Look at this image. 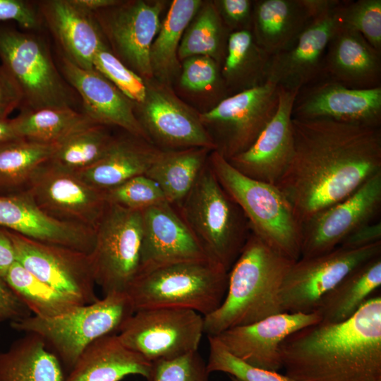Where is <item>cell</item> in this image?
<instances>
[{
  "instance_id": "603a6c76",
  "label": "cell",
  "mask_w": 381,
  "mask_h": 381,
  "mask_svg": "<svg viewBox=\"0 0 381 381\" xmlns=\"http://www.w3.org/2000/svg\"><path fill=\"white\" fill-rule=\"evenodd\" d=\"M59 67L67 83L80 97L83 112L95 123L119 127L151 143L135 115L134 104L107 78L61 54Z\"/></svg>"
},
{
  "instance_id": "ab89813d",
  "label": "cell",
  "mask_w": 381,
  "mask_h": 381,
  "mask_svg": "<svg viewBox=\"0 0 381 381\" xmlns=\"http://www.w3.org/2000/svg\"><path fill=\"white\" fill-rule=\"evenodd\" d=\"M338 24L361 35L381 53V0L340 1Z\"/></svg>"
},
{
  "instance_id": "277c9868",
  "label": "cell",
  "mask_w": 381,
  "mask_h": 381,
  "mask_svg": "<svg viewBox=\"0 0 381 381\" xmlns=\"http://www.w3.org/2000/svg\"><path fill=\"white\" fill-rule=\"evenodd\" d=\"M174 206L207 258L229 272L251 229L241 209L220 185L208 160L186 196Z\"/></svg>"
},
{
  "instance_id": "4dcf8cb0",
  "label": "cell",
  "mask_w": 381,
  "mask_h": 381,
  "mask_svg": "<svg viewBox=\"0 0 381 381\" xmlns=\"http://www.w3.org/2000/svg\"><path fill=\"white\" fill-rule=\"evenodd\" d=\"M380 285L381 255L350 272L321 298L315 312L323 321H344L351 318Z\"/></svg>"
},
{
  "instance_id": "f546056e",
  "label": "cell",
  "mask_w": 381,
  "mask_h": 381,
  "mask_svg": "<svg viewBox=\"0 0 381 381\" xmlns=\"http://www.w3.org/2000/svg\"><path fill=\"white\" fill-rule=\"evenodd\" d=\"M61 363L45 341L33 334L0 352V381H64Z\"/></svg>"
},
{
  "instance_id": "2e32d148",
  "label": "cell",
  "mask_w": 381,
  "mask_h": 381,
  "mask_svg": "<svg viewBox=\"0 0 381 381\" xmlns=\"http://www.w3.org/2000/svg\"><path fill=\"white\" fill-rule=\"evenodd\" d=\"M381 207V171L344 200L301 224V258L332 251L358 227L372 222Z\"/></svg>"
},
{
  "instance_id": "5bb4252c",
  "label": "cell",
  "mask_w": 381,
  "mask_h": 381,
  "mask_svg": "<svg viewBox=\"0 0 381 381\" xmlns=\"http://www.w3.org/2000/svg\"><path fill=\"white\" fill-rule=\"evenodd\" d=\"M7 231L16 261L38 279L83 304L99 299L87 253Z\"/></svg>"
},
{
  "instance_id": "4fadbf2b",
  "label": "cell",
  "mask_w": 381,
  "mask_h": 381,
  "mask_svg": "<svg viewBox=\"0 0 381 381\" xmlns=\"http://www.w3.org/2000/svg\"><path fill=\"white\" fill-rule=\"evenodd\" d=\"M163 3L120 1L91 13L114 54L142 78L153 77L150 53L160 26Z\"/></svg>"
},
{
  "instance_id": "f35d334b",
  "label": "cell",
  "mask_w": 381,
  "mask_h": 381,
  "mask_svg": "<svg viewBox=\"0 0 381 381\" xmlns=\"http://www.w3.org/2000/svg\"><path fill=\"white\" fill-rule=\"evenodd\" d=\"M114 138L107 126L91 124L59 144L49 160L71 171L87 169L104 155Z\"/></svg>"
},
{
  "instance_id": "cb8c5ba5",
  "label": "cell",
  "mask_w": 381,
  "mask_h": 381,
  "mask_svg": "<svg viewBox=\"0 0 381 381\" xmlns=\"http://www.w3.org/2000/svg\"><path fill=\"white\" fill-rule=\"evenodd\" d=\"M0 226L40 242L87 254L95 240L94 230L47 215L28 191L0 195Z\"/></svg>"
},
{
  "instance_id": "9a60e30c",
  "label": "cell",
  "mask_w": 381,
  "mask_h": 381,
  "mask_svg": "<svg viewBox=\"0 0 381 381\" xmlns=\"http://www.w3.org/2000/svg\"><path fill=\"white\" fill-rule=\"evenodd\" d=\"M26 191L51 217L94 231L107 205L103 190L50 160L38 168Z\"/></svg>"
},
{
  "instance_id": "6da1fadb",
  "label": "cell",
  "mask_w": 381,
  "mask_h": 381,
  "mask_svg": "<svg viewBox=\"0 0 381 381\" xmlns=\"http://www.w3.org/2000/svg\"><path fill=\"white\" fill-rule=\"evenodd\" d=\"M294 150L275 186L301 224L381 171V128L292 117Z\"/></svg>"
},
{
  "instance_id": "816d5d0a",
  "label": "cell",
  "mask_w": 381,
  "mask_h": 381,
  "mask_svg": "<svg viewBox=\"0 0 381 381\" xmlns=\"http://www.w3.org/2000/svg\"><path fill=\"white\" fill-rule=\"evenodd\" d=\"M16 262L15 250L8 231L0 226V278L4 280L8 270Z\"/></svg>"
},
{
  "instance_id": "f5cc1de1",
  "label": "cell",
  "mask_w": 381,
  "mask_h": 381,
  "mask_svg": "<svg viewBox=\"0 0 381 381\" xmlns=\"http://www.w3.org/2000/svg\"><path fill=\"white\" fill-rule=\"evenodd\" d=\"M72 3L87 13H92L118 4V0H71Z\"/></svg>"
},
{
  "instance_id": "ac0fdd59",
  "label": "cell",
  "mask_w": 381,
  "mask_h": 381,
  "mask_svg": "<svg viewBox=\"0 0 381 381\" xmlns=\"http://www.w3.org/2000/svg\"><path fill=\"white\" fill-rule=\"evenodd\" d=\"M137 118L152 144L163 150L206 148L216 145L198 114L167 88L147 85L144 102Z\"/></svg>"
},
{
  "instance_id": "681fc988",
  "label": "cell",
  "mask_w": 381,
  "mask_h": 381,
  "mask_svg": "<svg viewBox=\"0 0 381 381\" xmlns=\"http://www.w3.org/2000/svg\"><path fill=\"white\" fill-rule=\"evenodd\" d=\"M32 315L31 312L11 289L0 278V322L18 321Z\"/></svg>"
},
{
  "instance_id": "e0dca14e",
  "label": "cell",
  "mask_w": 381,
  "mask_h": 381,
  "mask_svg": "<svg viewBox=\"0 0 381 381\" xmlns=\"http://www.w3.org/2000/svg\"><path fill=\"white\" fill-rule=\"evenodd\" d=\"M339 0H329L318 12L289 49L270 56L266 80L279 87L300 92L323 77L324 60L329 40L338 21Z\"/></svg>"
},
{
  "instance_id": "e575fe53",
  "label": "cell",
  "mask_w": 381,
  "mask_h": 381,
  "mask_svg": "<svg viewBox=\"0 0 381 381\" xmlns=\"http://www.w3.org/2000/svg\"><path fill=\"white\" fill-rule=\"evenodd\" d=\"M11 121L19 138L57 145L78 131L95 123L83 111L59 107L21 111Z\"/></svg>"
},
{
  "instance_id": "f6af8a7d",
  "label": "cell",
  "mask_w": 381,
  "mask_h": 381,
  "mask_svg": "<svg viewBox=\"0 0 381 381\" xmlns=\"http://www.w3.org/2000/svg\"><path fill=\"white\" fill-rule=\"evenodd\" d=\"M180 82L186 90L201 92L219 82L217 62L207 56H195L184 59Z\"/></svg>"
},
{
  "instance_id": "ffe728a7",
  "label": "cell",
  "mask_w": 381,
  "mask_h": 381,
  "mask_svg": "<svg viewBox=\"0 0 381 381\" xmlns=\"http://www.w3.org/2000/svg\"><path fill=\"white\" fill-rule=\"evenodd\" d=\"M140 272L193 261H210L175 207L167 201L140 211Z\"/></svg>"
},
{
  "instance_id": "7c38bea8",
  "label": "cell",
  "mask_w": 381,
  "mask_h": 381,
  "mask_svg": "<svg viewBox=\"0 0 381 381\" xmlns=\"http://www.w3.org/2000/svg\"><path fill=\"white\" fill-rule=\"evenodd\" d=\"M380 255L381 241L358 249L338 246L330 252L294 261L280 289L282 312H315L321 298L350 272Z\"/></svg>"
},
{
  "instance_id": "1f68e13d",
  "label": "cell",
  "mask_w": 381,
  "mask_h": 381,
  "mask_svg": "<svg viewBox=\"0 0 381 381\" xmlns=\"http://www.w3.org/2000/svg\"><path fill=\"white\" fill-rule=\"evenodd\" d=\"M211 152L206 148L162 150L145 175L158 184L167 202L176 205L193 186Z\"/></svg>"
},
{
  "instance_id": "8d00e7d4",
  "label": "cell",
  "mask_w": 381,
  "mask_h": 381,
  "mask_svg": "<svg viewBox=\"0 0 381 381\" xmlns=\"http://www.w3.org/2000/svg\"><path fill=\"white\" fill-rule=\"evenodd\" d=\"M4 281L32 315L39 318L59 316L85 305L42 282L17 261L8 270Z\"/></svg>"
},
{
  "instance_id": "ee69618b",
  "label": "cell",
  "mask_w": 381,
  "mask_h": 381,
  "mask_svg": "<svg viewBox=\"0 0 381 381\" xmlns=\"http://www.w3.org/2000/svg\"><path fill=\"white\" fill-rule=\"evenodd\" d=\"M207 363L198 351L152 363L149 381H209Z\"/></svg>"
},
{
  "instance_id": "7402d4cb",
  "label": "cell",
  "mask_w": 381,
  "mask_h": 381,
  "mask_svg": "<svg viewBox=\"0 0 381 381\" xmlns=\"http://www.w3.org/2000/svg\"><path fill=\"white\" fill-rule=\"evenodd\" d=\"M298 92L279 87L276 113L246 150L227 159L232 167L249 178L275 186L293 154L292 111Z\"/></svg>"
},
{
  "instance_id": "7a4b0ae2",
  "label": "cell",
  "mask_w": 381,
  "mask_h": 381,
  "mask_svg": "<svg viewBox=\"0 0 381 381\" xmlns=\"http://www.w3.org/2000/svg\"><path fill=\"white\" fill-rule=\"evenodd\" d=\"M285 375L294 381H381V296L349 319L321 320L280 344Z\"/></svg>"
},
{
  "instance_id": "836d02e7",
  "label": "cell",
  "mask_w": 381,
  "mask_h": 381,
  "mask_svg": "<svg viewBox=\"0 0 381 381\" xmlns=\"http://www.w3.org/2000/svg\"><path fill=\"white\" fill-rule=\"evenodd\" d=\"M270 56L258 45L250 30L231 32L222 70L225 87L235 94L264 83Z\"/></svg>"
},
{
  "instance_id": "c3c4849f",
  "label": "cell",
  "mask_w": 381,
  "mask_h": 381,
  "mask_svg": "<svg viewBox=\"0 0 381 381\" xmlns=\"http://www.w3.org/2000/svg\"><path fill=\"white\" fill-rule=\"evenodd\" d=\"M23 101L22 92L16 81L7 69L0 64V119H8V116Z\"/></svg>"
},
{
  "instance_id": "44dd1931",
  "label": "cell",
  "mask_w": 381,
  "mask_h": 381,
  "mask_svg": "<svg viewBox=\"0 0 381 381\" xmlns=\"http://www.w3.org/2000/svg\"><path fill=\"white\" fill-rule=\"evenodd\" d=\"M321 320L316 312L281 313L250 325L226 329L214 337L229 352L243 362L277 372L282 368L281 343L296 331Z\"/></svg>"
},
{
  "instance_id": "4316f807",
  "label": "cell",
  "mask_w": 381,
  "mask_h": 381,
  "mask_svg": "<svg viewBox=\"0 0 381 381\" xmlns=\"http://www.w3.org/2000/svg\"><path fill=\"white\" fill-rule=\"evenodd\" d=\"M323 76L351 88L381 86V53L361 35L338 24L327 48Z\"/></svg>"
},
{
  "instance_id": "9c48e42d",
  "label": "cell",
  "mask_w": 381,
  "mask_h": 381,
  "mask_svg": "<svg viewBox=\"0 0 381 381\" xmlns=\"http://www.w3.org/2000/svg\"><path fill=\"white\" fill-rule=\"evenodd\" d=\"M141 212L107 202L88 254L93 277L104 295L125 292L140 272Z\"/></svg>"
},
{
  "instance_id": "d6a6232c",
  "label": "cell",
  "mask_w": 381,
  "mask_h": 381,
  "mask_svg": "<svg viewBox=\"0 0 381 381\" xmlns=\"http://www.w3.org/2000/svg\"><path fill=\"white\" fill-rule=\"evenodd\" d=\"M202 5L200 0H174L152 42V75L168 83L179 68L178 50L183 34Z\"/></svg>"
},
{
  "instance_id": "83f0119b",
  "label": "cell",
  "mask_w": 381,
  "mask_h": 381,
  "mask_svg": "<svg viewBox=\"0 0 381 381\" xmlns=\"http://www.w3.org/2000/svg\"><path fill=\"white\" fill-rule=\"evenodd\" d=\"M152 363L124 346L117 334L103 336L90 344L64 381H120L138 375L148 381Z\"/></svg>"
},
{
  "instance_id": "f907efd6",
  "label": "cell",
  "mask_w": 381,
  "mask_h": 381,
  "mask_svg": "<svg viewBox=\"0 0 381 381\" xmlns=\"http://www.w3.org/2000/svg\"><path fill=\"white\" fill-rule=\"evenodd\" d=\"M381 241V223L370 222L363 224L348 236L339 244L346 249H358Z\"/></svg>"
},
{
  "instance_id": "74e56055",
  "label": "cell",
  "mask_w": 381,
  "mask_h": 381,
  "mask_svg": "<svg viewBox=\"0 0 381 381\" xmlns=\"http://www.w3.org/2000/svg\"><path fill=\"white\" fill-rule=\"evenodd\" d=\"M186 30L178 50L184 60L195 56H207L215 61L225 55L228 29L214 3L202 5Z\"/></svg>"
},
{
  "instance_id": "d4e9b609",
  "label": "cell",
  "mask_w": 381,
  "mask_h": 381,
  "mask_svg": "<svg viewBox=\"0 0 381 381\" xmlns=\"http://www.w3.org/2000/svg\"><path fill=\"white\" fill-rule=\"evenodd\" d=\"M38 10L59 44L61 55L83 68L95 70L94 58L106 44L92 15L71 0L42 1Z\"/></svg>"
},
{
  "instance_id": "bcb514c9",
  "label": "cell",
  "mask_w": 381,
  "mask_h": 381,
  "mask_svg": "<svg viewBox=\"0 0 381 381\" xmlns=\"http://www.w3.org/2000/svg\"><path fill=\"white\" fill-rule=\"evenodd\" d=\"M222 20L230 32L252 29L253 1L220 0L214 2Z\"/></svg>"
},
{
  "instance_id": "30bf717a",
  "label": "cell",
  "mask_w": 381,
  "mask_h": 381,
  "mask_svg": "<svg viewBox=\"0 0 381 381\" xmlns=\"http://www.w3.org/2000/svg\"><path fill=\"white\" fill-rule=\"evenodd\" d=\"M122 344L150 363L197 351L204 334V317L184 308L135 311L120 326Z\"/></svg>"
},
{
  "instance_id": "f1b7e54d",
  "label": "cell",
  "mask_w": 381,
  "mask_h": 381,
  "mask_svg": "<svg viewBox=\"0 0 381 381\" xmlns=\"http://www.w3.org/2000/svg\"><path fill=\"white\" fill-rule=\"evenodd\" d=\"M162 150L144 139L127 133L114 137L99 161L75 173L87 184L104 191L135 176L145 175Z\"/></svg>"
},
{
  "instance_id": "11a10c76",
  "label": "cell",
  "mask_w": 381,
  "mask_h": 381,
  "mask_svg": "<svg viewBox=\"0 0 381 381\" xmlns=\"http://www.w3.org/2000/svg\"><path fill=\"white\" fill-rule=\"evenodd\" d=\"M230 379H231V381H240L238 379H236V377H232V376H230Z\"/></svg>"
},
{
  "instance_id": "7bdbcfd3",
  "label": "cell",
  "mask_w": 381,
  "mask_h": 381,
  "mask_svg": "<svg viewBox=\"0 0 381 381\" xmlns=\"http://www.w3.org/2000/svg\"><path fill=\"white\" fill-rule=\"evenodd\" d=\"M104 193L107 202L138 211L166 201L158 184L145 175L131 178Z\"/></svg>"
},
{
  "instance_id": "5b68a950",
  "label": "cell",
  "mask_w": 381,
  "mask_h": 381,
  "mask_svg": "<svg viewBox=\"0 0 381 381\" xmlns=\"http://www.w3.org/2000/svg\"><path fill=\"white\" fill-rule=\"evenodd\" d=\"M208 162L220 185L246 215L251 231L283 256L298 260L301 224L280 190L243 175L216 150L210 153Z\"/></svg>"
},
{
  "instance_id": "8fae6325",
  "label": "cell",
  "mask_w": 381,
  "mask_h": 381,
  "mask_svg": "<svg viewBox=\"0 0 381 381\" xmlns=\"http://www.w3.org/2000/svg\"><path fill=\"white\" fill-rule=\"evenodd\" d=\"M279 90L276 84L266 80L227 96L209 111L199 114L215 150L226 159L246 150L276 113Z\"/></svg>"
},
{
  "instance_id": "7dc6e473",
  "label": "cell",
  "mask_w": 381,
  "mask_h": 381,
  "mask_svg": "<svg viewBox=\"0 0 381 381\" xmlns=\"http://www.w3.org/2000/svg\"><path fill=\"white\" fill-rule=\"evenodd\" d=\"M13 20L23 29L38 30L42 20L38 9L23 0H0V22Z\"/></svg>"
},
{
  "instance_id": "484cf974",
  "label": "cell",
  "mask_w": 381,
  "mask_h": 381,
  "mask_svg": "<svg viewBox=\"0 0 381 381\" xmlns=\"http://www.w3.org/2000/svg\"><path fill=\"white\" fill-rule=\"evenodd\" d=\"M329 0L253 1L252 29L258 45L270 56L291 47L313 16Z\"/></svg>"
},
{
  "instance_id": "ba28073f",
  "label": "cell",
  "mask_w": 381,
  "mask_h": 381,
  "mask_svg": "<svg viewBox=\"0 0 381 381\" xmlns=\"http://www.w3.org/2000/svg\"><path fill=\"white\" fill-rule=\"evenodd\" d=\"M0 59L22 92L21 111L76 109L73 89L39 36L0 24Z\"/></svg>"
},
{
  "instance_id": "8992f818",
  "label": "cell",
  "mask_w": 381,
  "mask_h": 381,
  "mask_svg": "<svg viewBox=\"0 0 381 381\" xmlns=\"http://www.w3.org/2000/svg\"><path fill=\"white\" fill-rule=\"evenodd\" d=\"M228 272L209 260L184 262L140 272L126 290L133 311L184 308L203 317L223 301Z\"/></svg>"
},
{
  "instance_id": "b9f144b4",
  "label": "cell",
  "mask_w": 381,
  "mask_h": 381,
  "mask_svg": "<svg viewBox=\"0 0 381 381\" xmlns=\"http://www.w3.org/2000/svg\"><path fill=\"white\" fill-rule=\"evenodd\" d=\"M210 354L207 363L209 373L222 372L240 381H294L286 375L252 366L229 352L215 337L208 336Z\"/></svg>"
},
{
  "instance_id": "60d3db41",
  "label": "cell",
  "mask_w": 381,
  "mask_h": 381,
  "mask_svg": "<svg viewBox=\"0 0 381 381\" xmlns=\"http://www.w3.org/2000/svg\"><path fill=\"white\" fill-rule=\"evenodd\" d=\"M93 68L133 104L144 102L147 94L144 79L123 64L106 45L97 52Z\"/></svg>"
},
{
  "instance_id": "db71d44e",
  "label": "cell",
  "mask_w": 381,
  "mask_h": 381,
  "mask_svg": "<svg viewBox=\"0 0 381 381\" xmlns=\"http://www.w3.org/2000/svg\"><path fill=\"white\" fill-rule=\"evenodd\" d=\"M18 139L11 119H0V145Z\"/></svg>"
},
{
  "instance_id": "d590c367",
  "label": "cell",
  "mask_w": 381,
  "mask_h": 381,
  "mask_svg": "<svg viewBox=\"0 0 381 381\" xmlns=\"http://www.w3.org/2000/svg\"><path fill=\"white\" fill-rule=\"evenodd\" d=\"M58 147L18 139L0 145V195L26 191L31 179Z\"/></svg>"
},
{
  "instance_id": "d6986e66",
  "label": "cell",
  "mask_w": 381,
  "mask_h": 381,
  "mask_svg": "<svg viewBox=\"0 0 381 381\" xmlns=\"http://www.w3.org/2000/svg\"><path fill=\"white\" fill-rule=\"evenodd\" d=\"M292 117L380 127L381 86L351 88L323 76L298 92Z\"/></svg>"
},
{
  "instance_id": "3957f363",
  "label": "cell",
  "mask_w": 381,
  "mask_h": 381,
  "mask_svg": "<svg viewBox=\"0 0 381 381\" xmlns=\"http://www.w3.org/2000/svg\"><path fill=\"white\" fill-rule=\"evenodd\" d=\"M294 262L251 231L228 272L223 301L214 312L204 316V333L214 337L226 329L283 313L280 289Z\"/></svg>"
},
{
  "instance_id": "52a82bcc",
  "label": "cell",
  "mask_w": 381,
  "mask_h": 381,
  "mask_svg": "<svg viewBox=\"0 0 381 381\" xmlns=\"http://www.w3.org/2000/svg\"><path fill=\"white\" fill-rule=\"evenodd\" d=\"M134 313L126 292H113L54 318L30 315L11 322L13 329L42 338L70 370L92 341L118 332Z\"/></svg>"
}]
</instances>
